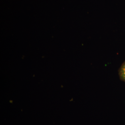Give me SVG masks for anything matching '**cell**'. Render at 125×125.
Returning a JSON list of instances; mask_svg holds the SVG:
<instances>
[{
    "mask_svg": "<svg viewBox=\"0 0 125 125\" xmlns=\"http://www.w3.org/2000/svg\"><path fill=\"white\" fill-rule=\"evenodd\" d=\"M118 75L120 79L125 83V61L122 63L118 70Z\"/></svg>",
    "mask_w": 125,
    "mask_h": 125,
    "instance_id": "cell-1",
    "label": "cell"
}]
</instances>
